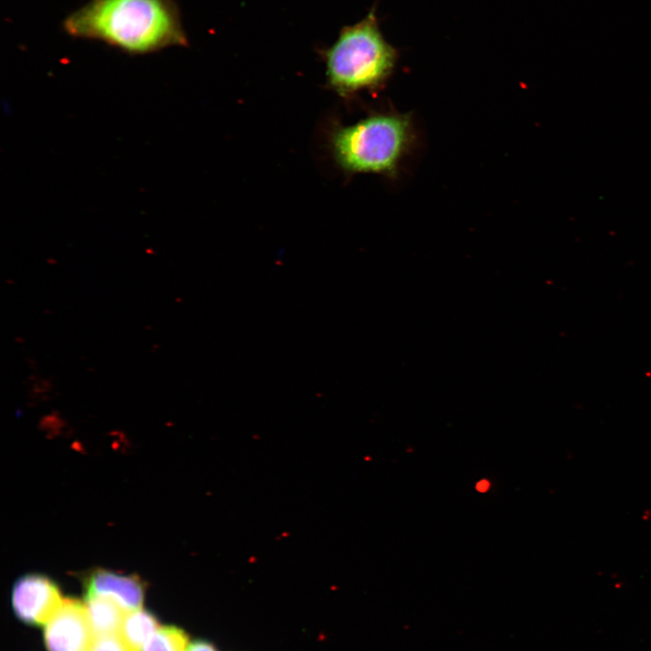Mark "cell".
Returning a JSON list of instances; mask_svg holds the SVG:
<instances>
[{
  "label": "cell",
  "mask_w": 651,
  "mask_h": 651,
  "mask_svg": "<svg viewBox=\"0 0 651 651\" xmlns=\"http://www.w3.org/2000/svg\"><path fill=\"white\" fill-rule=\"evenodd\" d=\"M85 588V599L97 596L108 597L127 611L141 609L143 603V584L139 579L130 575L96 570L86 579Z\"/></svg>",
  "instance_id": "cell-6"
},
{
  "label": "cell",
  "mask_w": 651,
  "mask_h": 651,
  "mask_svg": "<svg viewBox=\"0 0 651 651\" xmlns=\"http://www.w3.org/2000/svg\"><path fill=\"white\" fill-rule=\"evenodd\" d=\"M317 53L326 88L343 99L381 89L392 74L398 52L384 38L373 6L359 22L341 28L336 40Z\"/></svg>",
  "instance_id": "cell-2"
},
{
  "label": "cell",
  "mask_w": 651,
  "mask_h": 651,
  "mask_svg": "<svg viewBox=\"0 0 651 651\" xmlns=\"http://www.w3.org/2000/svg\"><path fill=\"white\" fill-rule=\"evenodd\" d=\"M157 628L156 618L139 609L127 611L118 633L134 651H139Z\"/></svg>",
  "instance_id": "cell-8"
},
{
  "label": "cell",
  "mask_w": 651,
  "mask_h": 651,
  "mask_svg": "<svg viewBox=\"0 0 651 651\" xmlns=\"http://www.w3.org/2000/svg\"><path fill=\"white\" fill-rule=\"evenodd\" d=\"M488 487H489V483L486 480H481L476 484V490L481 493L486 492Z\"/></svg>",
  "instance_id": "cell-12"
},
{
  "label": "cell",
  "mask_w": 651,
  "mask_h": 651,
  "mask_svg": "<svg viewBox=\"0 0 651 651\" xmlns=\"http://www.w3.org/2000/svg\"><path fill=\"white\" fill-rule=\"evenodd\" d=\"M185 651H216L209 643L204 641H194L187 646Z\"/></svg>",
  "instance_id": "cell-11"
},
{
  "label": "cell",
  "mask_w": 651,
  "mask_h": 651,
  "mask_svg": "<svg viewBox=\"0 0 651 651\" xmlns=\"http://www.w3.org/2000/svg\"><path fill=\"white\" fill-rule=\"evenodd\" d=\"M85 606L95 636L119 632L127 610L117 601L97 596L86 599Z\"/></svg>",
  "instance_id": "cell-7"
},
{
  "label": "cell",
  "mask_w": 651,
  "mask_h": 651,
  "mask_svg": "<svg viewBox=\"0 0 651 651\" xmlns=\"http://www.w3.org/2000/svg\"><path fill=\"white\" fill-rule=\"evenodd\" d=\"M62 600L57 586L43 575H24L13 588L14 609L27 623L46 624L58 611Z\"/></svg>",
  "instance_id": "cell-5"
},
{
  "label": "cell",
  "mask_w": 651,
  "mask_h": 651,
  "mask_svg": "<svg viewBox=\"0 0 651 651\" xmlns=\"http://www.w3.org/2000/svg\"><path fill=\"white\" fill-rule=\"evenodd\" d=\"M45 625L49 651H89L95 637L86 606L76 599H63Z\"/></svg>",
  "instance_id": "cell-4"
},
{
  "label": "cell",
  "mask_w": 651,
  "mask_h": 651,
  "mask_svg": "<svg viewBox=\"0 0 651 651\" xmlns=\"http://www.w3.org/2000/svg\"><path fill=\"white\" fill-rule=\"evenodd\" d=\"M89 651H134L119 633L95 636Z\"/></svg>",
  "instance_id": "cell-10"
},
{
  "label": "cell",
  "mask_w": 651,
  "mask_h": 651,
  "mask_svg": "<svg viewBox=\"0 0 651 651\" xmlns=\"http://www.w3.org/2000/svg\"><path fill=\"white\" fill-rule=\"evenodd\" d=\"M62 27L72 37L99 40L130 54L189 44L175 0H90Z\"/></svg>",
  "instance_id": "cell-1"
},
{
  "label": "cell",
  "mask_w": 651,
  "mask_h": 651,
  "mask_svg": "<svg viewBox=\"0 0 651 651\" xmlns=\"http://www.w3.org/2000/svg\"><path fill=\"white\" fill-rule=\"evenodd\" d=\"M413 138L410 117L392 112L369 114L351 125L332 121L326 130L327 149L345 175H396Z\"/></svg>",
  "instance_id": "cell-3"
},
{
  "label": "cell",
  "mask_w": 651,
  "mask_h": 651,
  "mask_svg": "<svg viewBox=\"0 0 651 651\" xmlns=\"http://www.w3.org/2000/svg\"><path fill=\"white\" fill-rule=\"evenodd\" d=\"M187 636L175 627H158L139 651H185Z\"/></svg>",
  "instance_id": "cell-9"
}]
</instances>
